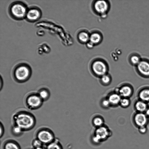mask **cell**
<instances>
[{
    "label": "cell",
    "instance_id": "6da1fadb",
    "mask_svg": "<svg viewBox=\"0 0 149 149\" xmlns=\"http://www.w3.org/2000/svg\"><path fill=\"white\" fill-rule=\"evenodd\" d=\"M14 125L20 128L23 131L29 130L35 126L36 120L31 113L20 111L15 113L13 117Z\"/></svg>",
    "mask_w": 149,
    "mask_h": 149
},
{
    "label": "cell",
    "instance_id": "7a4b0ae2",
    "mask_svg": "<svg viewBox=\"0 0 149 149\" xmlns=\"http://www.w3.org/2000/svg\"><path fill=\"white\" fill-rule=\"evenodd\" d=\"M32 70L29 65L25 63H20L16 65L13 72L14 80L19 83L24 82L30 78Z\"/></svg>",
    "mask_w": 149,
    "mask_h": 149
},
{
    "label": "cell",
    "instance_id": "3957f363",
    "mask_svg": "<svg viewBox=\"0 0 149 149\" xmlns=\"http://www.w3.org/2000/svg\"><path fill=\"white\" fill-rule=\"evenodd\" d=\"M9 13L13 18L21 19L26 17L27 9L23 3L16 2L13 3L9 8Z\"/></svg>",
    "mask_w": 149,
    "mask_h": 149
},
{
    "label": "cell",
    "instance_id": "277c9868",
    "mask_svg": "<svg viewBox=\"0 0 149 149\" xmlns=\"http://www.w3.org/2000/svg\"><path fill=\"white\" fill-rule=\"evenodd\" d=\"M91 68L93 74L96 77H100L108 73V65L102 59L97 58L94 60L91 63Z\"/></svg>",
    "mask_w": 149,
    "mask_h": 149
},
{
    "label": "cell",
    "instance_id": "5b68a950",
    "mask_svg": "<svg viewBox=\"0 0 149 149\" xmlns=\"http://www.w3.org/2000/svg\"><path fill=\"white\" fill-rule=\"evenodd\" d=\"M112 135V132L105 125L96 128L93 135V141L97 143L107 140Z\"/></svg>",
    "mask_w": 149,
    "mask_h": 149
},
{
    "label": "cell",
    "instance_id": "8992f818",
    "mask_svg": "<svg viewBox=\"0 0 149 149\" xmlns=\"http://www.w3.org/2000/svg\"><path fill=\"white\" fill-rule=\"evenodd\" d=\"M43 101L37 93H32L27 95L25 99L26 106L31 110H36L42 105Z\"/></svg>",
    "mask_w": 149,
    "mask_h": 149
},
{
    "label": "cell",
    "instance_id": "52a82bcc",
    "mask_svg": "<svg viewBox=\"0 0 149 149\" xmlns=\"http://www.w3.org/2000/svg\"><path fill=\"white\" fill-rule=\"evenodd\" d=\"M36 138L43 144L47 145L52 142L55 139L53 133L49 129L42 128L38 131Z\"/></svg>",
    "mask_w": 149,
    "mask_h": 149
},
{
    "label": "cell",
    "instance_id": "ba28073f",
    "mask_svg": "<svg viewBox=\"0 0 149 149\" xmlns=\"http://www.w3.org/2000/svg\"><path fill=\"white\" fill-rule=\"evenodd\" d=\"M94 11L98 14L103 15L106 14L109 8V3L107 1H96L93 6Z\"/></svg>",
    "mask_w": 149,
    "mask_h": 149
},
{
    "label": "cell",
    "instance_id": "9c48e42d",
    "mask_svg": "<svg viewBox=\"0 0 149 149\" xmlns=\"http://www.w3.org/2000/svg\"><path fill=\"white\" fill-rule=\"evenodd\" d=\"M41 15L40 10L37 7H31L27 10L26 16L29 21L33 22L39 19Z\"/></svg>",
    "mask_w": 149,
    "mask_h": 149
},
{
    "label": "cell",
    "instance_id": "30bf717a",
    "mask_svg": "<svg viewBox=\"0 0 149 149\" xmlns=\"http://www.w3.org/2000/svg\"><path fill=\"white\" fill-rule=\"evenodd\" d=\"M148 117L144 113L137 112L133 117L134 124L138 128L146 126L148 122Z\"/></svg>",
    "mask_w": 149,
    "mask_h": 149
},
{
    "label": "cell",
    "instance_id": "8fae6325",
    "mask_svg": "<svg viewBox=\"0 0 149 149\" xmlns=\"http://www.w3.org/2000/svg\"><path fill=\"white\" fill-rule=\"evenodd\" d=\"M137 70L141 74L145 77H149V61L141 60L136 66Z\"/></svg>",
    "mask_w": 149,
    "mask_h": 149
},
{
    "label": "cell",
    "instance_id": "7c38bea8",
    "mask_svg": "<svg viewBox=\"0 0 149 149\" xmlns=\"http://www.w3.org/2000/svg\"><path fill=\"white\" fill-rule=\"evenodd\" d=\"M114 91L118 93L122 97L128 98L132 93V88L127 85H124L120 88H117Z\"/></svg>",
    "mask_w": 149,
    "mask_h": 149
},
{
    "label": "cell",
    "instance_id": "4fadbf2b",
    "mask_svg": "<svg viewBox=\"0 0 149 149\" xmlns=\"http://www.w3.org/2000/svg\"><path fill=\"white\" fill-rule=\"evenodd\" d=\"M111 107H116L119 105L122 97L120 95L115 91L109 93L107 97Z\"/></svg>",
    "mask_w": 149,
    "mask_h": 149
},
{
    "label": "cell",
    "instance_id": "5bb4252c",
    "mask_svg": "<svg viewBox=\"0 0 149 149\" xmlns=\"http://www.w3.org/2000/svg\"><path fill=\"white\" fill-rule=\"evenodd\" d=\"M102 35L98 31H94L90 34L89 42L93 46L97 45L101 42L102 40Z\"/></svg>",
    "mask_w": 149,
    "mask_h": 149
},
{
    "label": "cell",
    "instance_id": "9a60e30c",
    "mask_svg": "<svg viewBox=\"0 0 149 149\" xmlns=\"http://www.w3.org/2000/svg\"><path fill=\"white\" fill-rule=\"evenodd\" d=\"M90 34L86 31H82L78 33L77 38L79 41L82 43H88L90 40Z\"/></svg>",
    "mask_w": 149,
    "mask_h": 149
},
{
    "label": "cell",
    "instance_id": "2e32d148",
    "mask_svg": "<svg viewBox=\"0 0 149 149\" xmlns=\"http://www.w3.org/2000/svg\"><path fill=\"white\" fill-rule=\"evenodd\" d=\"M134 107L138 112L144 113L148 107L146 102L140 100L135 102Z\"/></svg>",
    "mask_w": 149,
    "mask_h": 149
},
{
    "label": "cell",
    "instance_id": "e0dca14e",
    "mask_svg": "<svg viewBox=\"0 0 149 149\" xmlns=\"http://www.w3.org/2000/svg\"><path fill=\"white\" fill-rule=\"evenodd\" d=\"M138 96L141 100L146 102H149V88L142 89L139 91Z\"/></svg>",
    "mask_w": 149,
    "mask_h": 149
},
{
    "label": "cell",
    "instance_id": "ac0fdd59",
    "mask_svg": "<svg viewBox=\"0 0 149 149\" xmlns=\"http://www.w3.org/2000/svg\"><path fill=\"white\" fill-rule=\"evenodd\" d=\"M38 94L44 101L47 100L50 96V92L49 90L47 88H43L39 90Z\"/></svg>",
    "mask_w": 149,
    "mask_h": 149
},
{
    "label": "cell",
    "instance_id": "d6986e66",
    "mask_svg": "<svg viewBox=\"0 0 149 149\" xmlns=\"http://www.w3.org/2000/svg\"><path fill=\"white\" fill-rule=\"evenodd\" d=\"M46 149H63L59 140L55 139L52 142L47 145Z\"/></svg>",
    "mask_w": 149,
    "mask_h": 149
},
{
    "label": "cell",
    "instance_id": "ffe728a7",
    "mask_svg": "<svg viewBox=\"0 0 149 149\" xmlns=\"http://www.w3.org/2000/svg\"><path fill=\"white\" fill-rule=\"evenodd\" d=\"M92 123L93 126L96 128L104 125V120L102 116H97L93 118Z\"/></svg>",
    "mask_w": 149,
    "mask_h": 149
},
{
    "label": "cell",
    "instance_id": "44dd1931",
    "mask_svg": "<svg viewBox=\"0 0 149 149\" xmlns=\"http://www.w3.org/2000/svg\"><path fill=\"white\" fill-rule=\"evenodd\" d=\"M101 84L103 86L109 85L111 81V77L108 73L107 74L100 77Z\"/></svg>",
    "mask_w": 149,
    "mask_h": 149
},
{
    "label": "cell",
    "instance_id": "7402d4cb",
    "mask_svg": "<svg viewBox=\"0 0 149 149\" xmlns=\"http://www.w3.org/2000/svg\"><path fill=\"white\" fill-rule=\"evenodd\" d=\"M4 149H20L19 145L13 141H9L6 142L4 145Z\"/></svg>",
    "mask_w": 149,
    "mask_h": 149
},
{
    "label": "cell",
    "instance_id": "603a6c76",
    "mask_svg": "<svg viewBox=\"0 0 149 149\" xmlns=\"http://www.w3.org/2000/svg\"><path fill=\"white\" fill-rule=\"evenodd\" d=\"M140 56L136 54H133L131 55L129 58V61L132 65L136 66L141 61Z\"/></svg>",
    "mask_w": 149,
    "mask_h": 149
},
{
    "label": "cell",
    "instance_id": "cb8c5ba5",
    "mask_svg": "<svg viewBox=\"0 0 149 149\" xmlns=\"http://www.w3.org/2000/svg\"><path fill=\"white\" fill-rule=\"evenodd\" d=\"M130 101L128 98L122 97L119 105L122 107L126 108L130 105Z\"/></svg>",
    "mask_w": 149,
    "mask_h": 149
},
{
    "label": "cell",
    "instance_id": "d4e9b609",
    "mask_svg": "<svg viewBox=\"0 0 149 149\" xmlns=\"http://www.w3.org/2000/svg\"><path fill=\"white\" fill-rule=\"evenodd\" d=\"M100 104L102 107L105 109H108L111 107L107 97L102 98L100 101Z\"/></svg>",
    "mask_w": 149,
    "mask_h": 149
},
{
    "label": "cell",
    "instance_id": "484cf974",
    "mask_svg": "<svg viewBox=\"0 0 149 149\" xmlns=\"http://www.w3.org/2000/svg\"><path fill=\"white\" fill-rule=\"evenodd\" d=\"M32 146L34 148L43 146L42 143L38 139H34L32 142Z\"/></svg>",
    "mask_w": 149,
    "mask_h": 149
},
{
    "label": "cell",
    "instance_id": "4316f807",
    "mask_svg": "<svg viewBox=\"0 0 149 149\" xmlns=\"http://www.w3.org/2000/svg\"><path fill=\"white\" fill-rule=\"evenodd\" d=\"M12 130L14 134H20L23 131L19 127L14 125Z\"/></svg>",
    "mask_w": 149,
    "mask_h": 149
},
{
    "label": "cell",
    "instance_id": "83f0119b",
    "mask_svg": "<svg viewBox=\"0 0 149 149\" xmlns=\"http://www.w3.org/2000/svg\"><path fill=\"white\" fill-rule=\"evenodd\" d=\"M138 131L141 134H146L147 131L146 126H143L138 127Z\"/></svg>",
    "mask_w": 149,
    "mask_h": 149
},
{
    "label": "cell",
    "instance_id": "f1b7e54d",
    "mask_svg": "<svg viewBox=\"0 0 149 149\" xmlns=\"http://www.w3.org/2000/svg\"><path fill=\"white\" fill-rule=\"evenodd\" d=\"M0 137H1L3 135L4 132V129L3 126L1 122L0 124Z\"/></svg>",
    "mask_w": 149,
    "mask_h": 149
},
{
    "label": "cell",
    "instance_id": "f546056e",
    "mask_svg": "<svg viewBox=\"0 0 149 149\" xmlns=\"http://www.w3.org/2000/svg\"><path fill=\"white\" fill-rule=\"evenodd\" d=\"M3 80L1 76L0 77V89L1 91L3 86Z\"/></svg>",
    "mask_w": 149,
    "mask_h": 149
},
{
    "label": "cell",
    "instance_id": "4dcf8cb0",
    "mask_svg": "<svg viewBox=\"0 0 149 149\" xmlns=\"http://www.w3.org/2000/svg\"><path fill=\"white\" fill-rule=\"evenodd\" d=\"M148 117H149V107H148L144 113Z\"/></svg>",
    "mask_w": 149,
    "mask_h": 149
},
{
    "label": "cell",
    "instance_id": "1f68e13d",
    "mask_svg": "<svg viewBox=\"0 0 149 149\" xmlns=\"http://www.w3.org/2000/svg\"><path fill=\"white\" fill-rule=\"evenodd\" d=\"M34 149H46V148H45L43 146H42V147H40L35 148H34Z\"/></svg>",
    "mask_w": 149,
    "mask_h": 149
}]
</instances>
